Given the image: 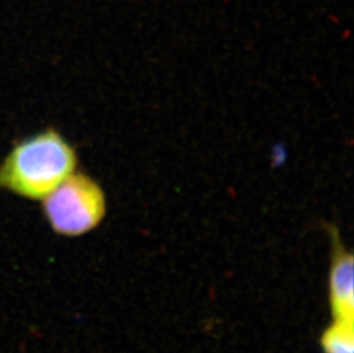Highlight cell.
<instances>
[{"mask_svg":"<svg viewBox=\"0 0 354 353\" xmlns=\"http://www.w3.org/2000/svg\"><path fill=\"white\" fill-rule=\"evenodd\" d=\"M74 148L53 130L22 141L0 168V185L21 197L40 200L74 174Z\"/></svg>","mask_w":354,"mask_h":353,"instance_id":"obj_1","label":"cell"},{"mask_svg":"<svg viewBox=\"0 0 354 353\" xmlns=\"http://www.w3.org/2000/svg\"><path fill=\"white\" fill-rule=\"evenodd\" d=\"M333 255L328 278V300L333 320L354 323L353 255L342 244L336 227L330 230Z\"/></svg>","mask_w":354,"mask_h":353,"instance_id":"obj_3","label":"cell"},{"mask_svg":"<svg viewBox=\"0 0 354 353\" xmlns=\"http://www.w3.org/2000/svg\"><path fill=\"white\" fill-rule=\"evenodd\" d=\"M107 211L106 195L88 176L73 174L44 199V213L52 230L80 237L100 225Z\"/></svg>","mask_w":354,"mask_h":353,"instance_id":"obj_2","label":"cell"},{"mask_svg":"<svg viewBox=\"0 0 354 353\" xmlns=\"http://www.w3.org/2000/svg\"><path fill=\"white\" fill-rule=\"evenodd\" d=\"M324 353H354V323L333 320L320 336Z\"/></svg>","mask_w":354,"mask_h":353,"instance_id":"obj_4","label":"cell"}]
</instances>
